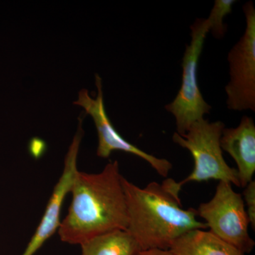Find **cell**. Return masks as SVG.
<instances>
[{"instance_id":"cell-7","label":"cell","mask_w":255,"mask_h":255,"mask_svg":"<svg viewBox=\"0 0 255 255\" xmlns=\"http://www.w3.org/2000/svg\"><path fill=\"white\" fill-rule=\"evenodd\" d=\"M95 78L96 86L98 90L97 97L92 98L86 89H82L79 93L78 100L74 104L83 107L86 113L93 119L98 134L97 155L102 158H108L114 151H123L144 159L159 175L167 177L172 169V164L169 160L159 158L140 150L124 139L116 130L106 112L102 79L97 74Z\"/></svg>"},{"instance_id":"cell-2","label":"cell","mask_w":255,"mask_h":255,"mask_svg":"<svg viewBox=\"0 0 255 255\" xmlns=\"http://www.w3.org/2000/svg\"><path fill=\"white\" fill-rule=\"evenodd\" d=\"M122 184L128 216L127 231L142 251H169L184 233L207 228L205 223L198 221L196 210L182 209L172 179L141 188L123 177Z\"/></svg>"},{"instance_id":"cell-14","label":"cell","mask_w":255,"mask_h":255,"mask_svg":"<svg viewBox=\"0 0 255 255\" xmlns=\"http://www.w3.org/2000/svg\"><path fill=\"white\" fill-rule=\"evenodd\" d=\"M137 255H174L169 251H163V250L153 249L142 251Z\"/></svg>"},{"instance_id":"cell-3","label":"cell","mask_w":255,"mask_h":255,"mask_svg":"<svg viewBox=\"0 0 255 255\" xmlns=\"http://www.w3.org/2000/svg\"><path fill=\"white\" fill-rule=\"evenodd\" d=\"M225 128L221 121L210 122L204 118L193 124L183 135L174 132V143L189 150L194 161L192 172L182 182H177L180 190L187 183L211 179L241 187L237 169L230 167L223 157L220 140Z\"/></svg>"},{"instance_id":"cell-9","label":"cell","mask_w":255,"mask_h":255,"mask_svg":"<svg viewBox=\"0 0 255 255\" xmlns=\"http://www.w3.org/2000/svg\"><path fill=\"white\" fill-rule=\"evenodd\" d=\"M221 147L237 164L241 187L253 181L255 172V124L252 117L244 116L236 128L223 129Z\"/></svg>"},{"instance_id":"cell-4","label":"cell","mask_w":255,"mask_h":255,"mask_svg":"<svg viewBox=\"0 0 255 255\" xmlns=\"http://www.w3.org/2000/svg\"><path fill=\"white\" fill-rule=\"evenodd\" d=\"M191 41L186 46L182 58V85L174 100L165 106L174 116L177 133L183 135L196 122L209 114L211 107L204 100L198 84V64L206 35L209 31L207 18H196L190 26Z\"/></svg>"},{"instance_id":"cell-1","label":"cell","mask_w":255,"mask_h":255,"mask_svg":"<svg viewBox=\"0 0 255 255\" xmlns=\"http://www.w3.org/2000/svg\"><path fill=\"white\" fill-rule=\"evenodd\" d=\"M118 161L99 173L77 172L72 202L58 234L63 243L80 245L104 233L127 230L128 216Z\"/></svg>"},{"instance_id":"cell-13","label":"cell","mask_w":255,"mask_h":255,"mask_svg":"<svg viewBox=\"0 0 255 255\" xmlns=\"http://www.w3.org/2000/svg\"><path fill=\"white\" fill-rule=\"evenodd\" d=\"M243 195L247 206V214L249 219L250 224L255 230V182L252 181L246 186Z\"/></svg>"},{"instance_id":"cell-11","label":"cell","mask_w":255,"mask_h":255,"mask_svg":"<svg viewBox=\"0 0 255 255\" xmlns=\"http://www.w3.org/2000/svg\"><path fill=\"white\" fill-rule=\"evenodd\" d=\"M81 255H137L142 251L127 230H115L81 245Z\"/></svg>"},{"instance_id":"cell-12","label":"cell","mask_w":255,"mask_h":255,"mask_svg":"<svg viewBox=\"0 0 255 255\" xmlns=\"http://www.w3.org/2000/svg\"><path fill=\"white\" fill-rule=\"evenodd\" d=\"M235 0H216L209 17L210 33L214 38L221 39L226 35L227 25L224 23V18L232 12Z\"/></svg>"},{"instance_id":"cell-5","label":"cell","mask_w":255,"mask_h":255,"mask_svg":"<svg viewBox=\"0 0 255 255\" xmlns=\"http://www.w3.org/2000/svg\"><path fill=\"white\" fill-rule=\"evenodd\" d=\"M244 202L231 183L219 182L212 199L201 204L196 211L209 231L246 255L253 251L255 243L248 231L250 221Z\"/></svg>"},{"instance_id":"cell-10","label":"cell","mask_w":255,"mask_h":255,"mask_svg":"<svg viewBox=\"0 0 255 255\" xmlns=\"http://www.w3.org/2000/svg\"><path fill=\"white\" fill-rule=\"evenodd\" d=\"M169 251L174 255H246L204 229L184 233L174 242Z\"/></svg>"},{"instance_id":"cell-6","label":"cell","mask_w":255,"mask_h":255,"mask_svg":"<svg viewBox=\"0 0 255 255\" xmlns=\"http://www.w3.org/2000/svg\"><path fill=\"white\" fill-rule=\"evenodd\" d=\"M244 34L228 55L230 80L225 90L228 110L255 112V9L253 1L243 6Z\"/></svg>"},{"instance_id":"cell-8","label":"cell","mask_w":255,"mask_h":255,"mask_svg":"<svg viewBox=\"0 0 255 255\" xmlns=\"http://www.w3.org/2000/svg\"><path fill=\"white\" fill-rule=\"evenodd\" d=\"M78 131L74 137L73 142L69 147L65 156L63 173L59 180L55 184L52 195L45 210L41 222L36 232L26 246V250L21 255H34L48 239L60 227V214L62 206L67 195L71 191L77 172H78L77 160L80 142L83 136L82 128V119L79 118Z\"/></svg>"}]
</instances>
